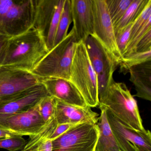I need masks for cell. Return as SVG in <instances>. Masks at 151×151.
I'll use <instances>...</instances> for the list:
<instances>
[{"mask_svg":"<svg viewBox=\"0 0 151 151\" xmlns=\"http://www.w3.org/2000/svg\"><path fill=\"white\" fill-rule=\"evenodd\" d=\"M128 73L135 87V96L151 101V60L131 67Z\"/></svg>","mask_w":151,"mask_h":151,"instance_id":"15","label":"cell"},{"mask_svg":"<svg viewBox=\"0 0 151 151\" xmlns=\"http://www.w3.org/2000/svg\"><path fill=\"white\" fill-rule=\"evenodd\" d=\"M15 136H16V135L12 134L11 132H9L2 129H0V139L9 138L14 137Z\"/></svg>","mask_w":151,"mask_h":151,"instance_id":"32","label":"cell"},{"mask_svg":"<svg viewBox=\"0 0 151 151\" xmlns=\"http://www.w3.org/2000/svg\"><path fill=\"white\" fill-rule=\"evenodd\" d=\"M133 145L134 146V148L136 149V151H150L143 148V147H141L138 146L133 145Z\"/></svg>","mask_w":151,"mask_h":151,"instance_id":"33","label":"cell"},{"mask_svg":"<svg viewBox=\"0 0 151 151\" xmlns=\"http://www.w3.org/2000/svg\"><path fill=\"white\" fill-rule=\"evenodd\" d=\"M93 32L95 38L119 64L123 59L116 44L114 25L105 0H93Z\"/></svg>","mask_w":151,"mask_h":151,"instance_id":"9","label":"cell"},{"mask_svg":"<svg viewBox=\"0 0 151 151\" xmlns=\"http://www.w3.org/2000/svg\"><path fill=\"white\" fill-rule=\"evenodd\" d=\"M133 0H105L114 27L121 20Z\"/></svg>","mask_w":151,"mask_h":151,"instance_id":"21","label":"cell"},{"mask_svg":"<svg viewBox=\"0 0 151 151\" xmlns=\"http://www.w3.org/2000/svg\"><path fill=\"white\" fill-rule=\"evenodd\" d=\"M57 1L58 0H35L36 16L33 28L39 32L45 40Z\"/></svg>","mask_w":151,"mask_h":151,"instance_id":"17","label":"cell"},{"mask_svg":"<svg viewBox=\"0 0 151 151\" xmlns=\"http://www.w3.org/2000/svg\"><path fill=\"white\" fill-rule=\"evenodd\" d=\"M85 44L92 66L97 76L100 97L114 81L113 75L119 64L93 36H89Z\"/></svg>","mask_w":151,"mask_h":151,"instance_id":"8","label":"cell"},{"mask_svg":"<svg viewBox=\"0 0 151 151\" xmlns=\"http://www.w3.org/2000/svg\"><path fill=\"white\" fill-rule=\"evenodd\" d=\"M52 140L46 139L37 144L35 146L26 151H52ZM19 151H23L21 150Z\"/></svg>","mask_w":151,"mask_h":151,"instance_id":"30","label":"cell"},{"mask_svg":"<svg viewBox=\"0 0 151 151\" xmlns=\"http://www.w3.org/2000/svg\"><path fill=\"white\" fill-rule=\"evenodd\" d=\"M76 124H77L63 123L57 124L48 139L53 141Z\"/></svg>","mask_w":151,"mask_h":151,"instance_id":"29","label":"cell"},{"mask_svg":"<svg viewBox=\"0 0 151 151\" xmlns=\"http://www.w3.org/2000/svg\"><path fill=\"white\" fill-rule=\"evenodd\" d=\"M65 0H58L52 22L48 30L46 38V44L48 50L50 51L53 48L54 42L56 31L59 24V21L63 9Z\"/></svg>","mask_w":151,"mask_h":151,"instance_id":"23","label":"cell"},{"mask_svg":"<svg viewBox=\"0 0 151 151\" xmlns=\"http://www.w3.org/2000/svg\"><path fill=\"white\" fill-rule=\"evenodd\" d=\"M27 143V141L22 136H15L0 139V148L9 151H19L23 149Z\"/></svg>","mask_w":151,"mask_h":151,"instance_id":"26","label":"cell"},{"mask_svg":"<svg viewBox=\"0 0 151 151\" xmlns=\"http://www.w3.org/2000/svg\"><path fill=\"white\" fill-rule=\"evenodd\" d=\"M72 22L70 0H65L55 38L53 47L66 37L69 27Z\"/></svg>","mask_w":151,"mask_h":151,"instance_id":"20","label":"cell"},{"mask_svg":"<svg viewBox=\"0 0 151 151\" xmlns=\"http://www.w3.org/2000/svg\"><path fill=\"white\" fill-rule=\"evenodd\" d=\"M132 23L130 24L122 29L115 32L117 47L122 57L129 39Z\"/></svg>","mask_w":151,"mask_h":151,"instance_id":"27","label":"cell"},{"mask_svg":"<svg viewBox=\"0 0 151 151\" xmlns=\"http://www.w3.org/2000/svg\"><path fill=\"white\" fill-rule=\"evenodd\" d=\"M40 83L41 78L32 72L1 66L0 107L21 97Z\"/></svg>","mask_w":151,"mask_h":151,"instance_id":"6","label":"cell"},{"mask_svg":"<svg viewBox=\"0 0 151 151\" xmlns=\"http://www.w3.org/2000/svg\"><path fill=\"white\" fill-rule=\"evenodd\" d=\"M70 81L76 87L89 106L99 105L98 80L85 42L77 44L70 68Z\"/></svg>","mask_w":151,"mask_h":151,"instance_id":"3","label":"cell"},{"mask_svg":"<svg viewBox=\"0 0 151 151\" xmlns=\"http://www.w3.org/2000/svg\"><path fill=\"white\" fill-rule=\"evenodd\" d=\"M48 52L45 40L32 28L9 38L2 66L32 72Z\"/></svg>","mask_w":151,"mask_h":151,"instance_id":"1","label":"cell"},{"mask_svg":"<svg viewBox=\"0 0 151 151\" xmlns=\"http://www.w3.org/2000/svg\"><path fill=\"white\" fill-rule=\"evenodd\" d=\"M10 37L0 34V67L2 66L5 58L8 43Z\"/></svg>","mask_w":151,"mask_h":151,"instance_id":"31","label":"cell"},{"mask_svg":"<svg viewBox=\"0 0 151 151\" xmlns=\"http://www.w3.org/2000/svg\"><path fill=\"white\" fill-rule=\"evenodd\" d=\"M151 60V51L145 52H135L123 58L119 63L120 71L124 75L128 73L129 68L142 63Z\"/></svg>","mask_w":151,"mask_h":151,"instance_id":"22","label":"cell"},{"mask_svg":"<svg viewBox=\"0 0 151 151\" xmlns=\"http://www.w3.org/2000/svg\"><path fill=\"white\" fill-rule=\"evenodd\" d=\"M151 19V0H149L148 4L142 13L132 23L129 41L132 39L137 33H138L141 29L144 28L148 21Z\"/></svg>","mask_w":151,"mask_h":151,"instance_id":"25","label":"cell"},{"mask_svg":"<svg viewBox=\"0 0 151 151\" xmlns=\"http://www.w3.org/2000/svg\"><path fill=\"white\" fill-rule=\"evenodd\" d=\"M99 136L97 124H77L52 141V151H95Z\"/></svg>","mask_w":151,"mask_h":151,"instance_id":"7","label":"cell"},{"mask_svg":"<svg viewBox=\"0 0 151 151\" xmlns=\"http://www.w3.org/2000/svg\"><path fill=\"white\" fill-rule=\"evenodd\" d=\"M56 100L54 118L57 124L82 123L97 124L99 114L93 111L91 107L76 106Z\"/></svg>","mask_w":151,"mask_h":151,"instance_id":"13","label":"cell"},{"mask_svg":"<svg viewBox=\"0 0 151 151\" xmlns=\"http://www.w3.org/2000/svg\"><path fill=\"white\" fill-rule=\"evenodd\" d=\"M73 29L77 43L93 34V0H70Z\"/></svg>","mask_w":151,"mask_h":151,"instance_id":"11","label":"cell"},{"mask_svg":"<svg viewBox=\"0 0 151 151\" xmlns=\"http://www.w3.org/2000/svg\"><path fill=\"white\" fill-rule=\"evenodd\" d=\"M99 108L101 113L97 123L99 136L95 151H121L108 122L106 109Z\"/></svg>","mask_w":151,"mask_h":151,"instance_id":"18","label":"cell"},{"mask_svg":"<svg viewBox=\"0 0 151 151\" xmlns=\"http://www.w3.org/2000/svg\"><path fill=\"white\" fill-rule=\"evenodd\" d=\"M35 0H0V34L20 35L33 28Z\"/></svg>","mask_w":151,"mask_h":151,"instance_id":"4","label":"cell"},{"mask_svg":"<svg viewBox=\"0 0 151 151\" xmlns=\"http://www.w3.org/2000/svg\"><path fill=\"white\" fill-rule=\"evenodd\" d=\"M98 106L109 109L124 126L141 132L146 130L137 101L124 83L114 80L99 97Z\"/></svg>","mask_w":151,"mask_h":151,"instance_id":"2","label":"cell"},{"mask_svg":"<svg viewBox=\"0 0 151 151\" xmlns=\"http://www.w3.org/2000/svg\"><path fill=\"white\" fill-rule=\"evenodd\" d=\"M56 103V99L50 95L44 97L38 103L39 112L46 123L54 117Z\"/></svg>","mask_w":151,"mask_h":151,"instance_id":"24","label":"cell"},{"mask_svg":"<svg viewBox=\"0 0 151 151\" xmlns=\"http://www.w3.org/2000/svg\"><path fill=\"white\" fill-rule=\"evenodd\" d=\"M48 95L45 87L40 83L21 97L0 107V120L29 110Z\"/></svg>","mask_w":151,"mask_h":151,"instance_id":"14","label":"cell"},{"mask_svg":"<svg viewBox=\"0 0 151 151\" xmlns=\"http://www.w3.org/2000/svg\"><path fill=\"white\" fill-rule=\"evenodd\" d=\"M149 0H133L123 16L114 27L115 33L131 23H132L142 13Z\"/></svg>","mask_w":151,"mask_h":151,"instance_id":"19","label":"cell"},{"mask_svg":"<svg viewBox=\"0 0 151 151\" xmlns=\"http://www.w3.org/2000/svg\"><path fill=\"white\" fill-rule=\"evenodd\" d=\"M106 113L108 122L111 129L117 131L132 144L151 151V133L150 131L146 130L141 132L128 128L120 122L107 109Z\"/></svg>","mask_w":151,"mask_h":151,"instance_id":"16","label":"cell"},{"mask_svg":"<svg viewBox=\"0 0 151 151\" xmlns=\"http://www.w3.org/2000/svg\"><path fill=\"white\" fill-rule=\"evenodd\" d=\"M37 104L25 112L0 120V129L22 137L37 134L46 124L40 114Z\"/></svg>","mask_w":151,"mask_h":151,"instance_id":"10","label":"cell"},{"mask_svg":"<svg viewBox=\"0 0 151 151\" xmlns=\"http://www.w3.org/2000/svg\"><path fill=\"white\" fill-rule=\"evenodd\" d=\"M49 95L63 102L81 107L88 106L76 87L70 80L58 78H41Z\"/></svg>","mask_w":151,"mask_h":151,"instance_id":"12","label":"cell"},{"mask_svg":"<svg viewBox=\"0 0 151 151\" xmlns=\"http://www.w3.org/2000/svg\"><path fill=\"white\" fill-rule=\"evenodd\" d=\"M77 43L72 28L63 40L49 51L32 73L40 78H58L69 80L70 66Z\"/></svg>","mask_w":151,"mask_h":151,"instance_id":"5","label":"cell"},{"mask_svg":"<svg viewBox=\"0 0 151 151\" xmlns=\"http://www.w3.org/2000/svg\"><path fill=\"white\" fill-rule=\"evenodd\" d=\"M150 51H151V29L147 32L139 40L135 48L134 53L145 52Z\"/></svg>","mask_w":151,"mask_h":151,"instance_id":"28","label":"cell"}]
</instances>
